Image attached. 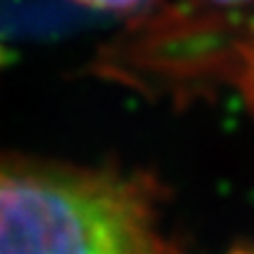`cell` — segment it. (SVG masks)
<instances>
[{
    "mask_svg": "<svg viewBox=\"0 0 254 254\" xmlns=\"http://www.w3.org/2000/svg\"><path fill=\"white\" fill-rule=\"evenodd\" d=\"M245 87L250 94H254V36L245 52Z\"/></svg>",
    "mask_w": 254,
    "mask_h": 254,
    "instance_id": "cell-3",
    "label": "cell"
},
{
    "mask_svg": "<svg viewBox=\"0 0 254 254\" xmlns=\"http://www.w3.org/2000/svg\"><path fill=\"white\" fill-rule=\"evenodd\" d=\"M0 254H182L155 184L116 167L0 153Z\"/></svg>",
    "mask_w": 254,
    "mask_h": 254,
    "instance_id": "cell-1",
    "label": "cell"
},
{
    "mask_svg": "<svg viewBox=\"0 0 254 254\" xmlns=\"http://www.w3.org/2000/svg\"><path fill=\"white\" fill-rule=\"evenodd\" d=\"M231 254H254V245L243 247V250H236V252H231Z\"/></svg>",
    "mask_w": 254,
    "mask_h": 254,
    "instance_id": "cell-4",
    "label": "cell"
},
{
    "mask_svg": "<svg viewBox=\"0 0 254 254\" xmlns=\"http://www.w3.org/2000/svg\"><path fill=\"white\" fill-rule=\"evenodd\" d=\"M219 2H243V0H219Z\"/></svg>",
    "mask_w": 254,
    "mask_h": 254,
    "instance_id": "cell-5",
    "label": "cell"
},
{
    "mask_svg": "<svg viewBox=\"0 0 254 254\" xmlns=\"http://www.w3.org/2000/svg\"><path fill=\"white\" fill-rule=\"evenodd\" d=\"M78 2H85L90 7H99V9H129L136 7L144 0H78Z\"/></svg>",
    "mask_w": 254,
    "mask_h": 254,
    "instance_id": "cell-2",
    "label": "cell"
}]
</instances>
